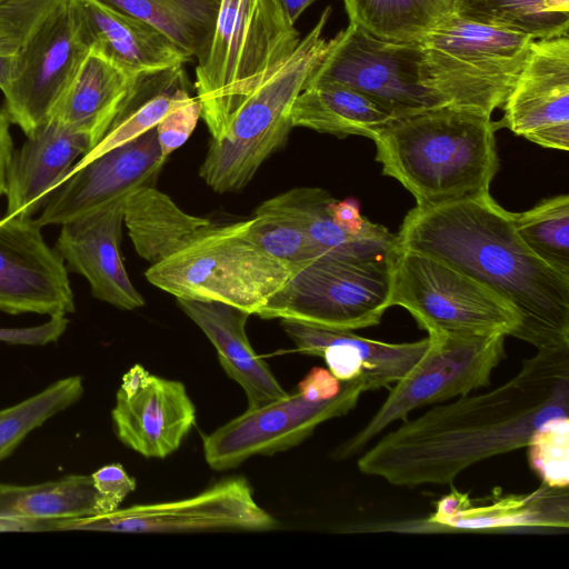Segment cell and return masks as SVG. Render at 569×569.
Returning <instances> with one entry per match:
<instances>
[{
  "mask_svg": "<svg viewBox=\"0 0 569 569\" xmlns=\"http://www.w3.org/2000/svg\"><path fill=\"white\" fill-rule=\"evenodd\" d=\"M491 117L447 104L390 119L372 138L382 172L429 207L483 196L499 169Z\"/></svg>",
  "mask_w": 569,
  "mask_h": 569,
  "instance_id": "obj_3",
  "label": "cell"
},
{
  "mask_svg": "<svg viewBox=\"0 0 569 569\" xmlns=\"http://www.w3.org/2000/svg\"><path fill=\"white\" fill-rule=\"evenodd\" d=\"M453 13L535 40L569 36V14L549 11L546 0H456Z\"/></svg>",
  "mask_w": 569,
  "mask_h": 569,
  "instance_id": "obj_33",
  "label": "cell"
},
{
  "mask_svg": "<svg viewBox=\"0 0 569 569\" xmlns=\"http://www.w3.org/2000/svg\"><path fill=\"white\" fill-rule=\"evenodd\" d=\"M333 198L323 189L300 187L282 192L263 203L296 222L322 256L346 260L392 259L398 251L397 234L386 227L351 234L332 218Z\"/></svg>",
  "mask_w": 569,
  "mask_h": 569,
  "instance_id": "obj_24",
  "label": "cell"
},
{
  "mask_svg": "<svg viewBox=\"0 0 569 569\" xmlns=\"http://www.w3.org/2000/svg\"><path fill=\"white\" fill-rule=\"evenodd\" d=\"M66 316L50 317L44 323L24 328L0 327V342L10 345L44 346L56 342L66 331Z\"/></svg>",
  "mask_w": 569,
  "mask_h": 569,
  "instance_id": "obj_41",
  "label": "cell"
},
{
  "mask_svg": "<svg viewBox=\"0 0 569 569\" xmlns=\"http://www.w3.org/2000/svg\"><path fill=\"white\" fill-rule=\"evenodd\" d=\"M99 513L91 475L27 486L0 483V531H32L42 521Z\"/></svg>",
  "mask_w": 569,
  "mask_h": 569,
  "instance_id": "obj_27",
  "label": "cell"
},
{
  "mask_svg": "<svg viewBox=\"0 0 569 569\" xmlns=\"http://www.w3.org/2000/svg\"><path fill=\"white\" fill-rule=\"evenodd\" d=\"M501 109L508 128L540 147L569 149V37L533 40Z\"/></svg>",
  "mask_w": 569,
  "mask_h": 569,
  "instance_id": "obj_16",
  "label": "cell"
},
{
  "mask_svg": "<svg viewBox=\"0 0 569 569\" xmlns=\"http://www.w3.org/2000/svg\"><path fill=\"white\" fill-rule=\"evenodd\" d=\"M134 78L90 50L49 119L89 136L93 148L108 131Z\"/></svg>",
  "mask_w": 569,
  "mask_h": 569,
  "instance_id": "obj_25",
  "label": "cell"
},
{
  "mask_svg": "<svg viewBox=\"0 0 569 569\" xmlns=\"http://www.w3.org/2000/svg\"><path fill=\"white\" fill-rule=\"evenodd\" d=\"M392 119L368 97L335 81L309 83L296 98L291 120L302 127L339 138H372Z\"/></svg>",
  "mask_w": 569,
  "mask_h": 569,
  "instance_id": "obj_29",
  "label": "cell"
},
{
  "mask_svg": "<svg viewBox=\"0 0 569 569\" xmlns=\"http://www.w3.org/2000/svg\"><path fill=\"white\" fill-rule=\"evenodd\" d=\"M365 390L346 381L333 398L310 401L297 390L258 408L247 409L203 438V455L214 470H228L253 456H271L298 446L318 426L352 410Z\"/></svg>",
  "mask_w": 569,
  "mask_h": 569,
  "instance_id": "obj_13",
  "label": "cell"
},
{
  "mask_svg": "<svg viewBox=\"0 0 569 569\" xmlns=\"http://www.w3.org/2000/svg\"><path fill=\"white\" fill-rule=\"evenodd\" d=\"M568 487H542L527 496L506 498L490 506L471 507L452 493L438 506L431 521L459 529L509 527L568 528Z\"/></svg>",
  "mask_w": 569,
  "mask_h": 569,
  "instance_id": "obj_28",
  "label": "cell"
},
{
  "mask_svg": "<svg viewBox=\"0 0 569 569\" xmlns=\"http://www.w3.org/2000/svg\"><path fill=\"white\" fill-rule=\"evenodd\" d=\"M99 496L101 513L114 511L124 498L136 489V480L120 463H109L91 475Z\"/></svg>",
  "mask_w": 569,
  "mask_h": 569,
  "instance_id": "obj_40",
  "label": "cell"
},
{
  "mask_svg": "<svg viewBox=\"0 0 569 569\" xmlns=\"http://www.w3.org/2000/svg\"><path fill=\"white\" fill-rule=\"evenodd\" d=\"M67 0H0V47L19 51Z\"/></svg>",
  "mask_w": 569,
  "mask_h": 569,
  "instance_id": "obj_38",
  "label": "cell"
},
{
  "mask_svg": "<svg viewBox=\"0 0 569 569\" xmlns=\"http://www.w3.org/2000/svg\"><path fill=\"white\" fill-rule=\"evenodd\" d=\"M189 88L184 64L137 76L103 138L71 170L156 127L174 96Z\"/></svg>",
  "mask_w": 569,
  "mask_h": 569,
  "instance_id": "obj_30",
  "label": "cell"
},
{
  "mask_svg": "<svg viewBox=\"0 0 569 569\" xmlns=\"http://www.w3.org/2000/svg\"><path fill=\"white\" fill-rule=\"evenodd\" d=\"M83 393L80 376L60 379L11 407L0 409V461L47 420L77 402Z\"/></svg>",
  "mask_w": 569,
  "mask_h": 569,
  "instance_id": "obj_35",
  "label": "cell"
},
{
  "mask_svg": "<svg viewBox=\"0 0 569 569\" xmlns=\"http://www.w3.org/2000/svg\"><path fill=\"white\" fill-rule=\"evenodd\" d=\"M10 124L6 110L0 109V197L4 194L7 168L13 151Z\"/></svg>",
  "mask_w": 569,
  "mask_h": 569,
  "instance_id": "obj_44",
  "label": "cell"
},
{
  "mask_svg": "<svg viewBox=\"0 0 569 569\" xmlns=\"http://www.w3.org/2000/svg\"><path fill=\"white\" fill-rule=\"evenodd\" d=\"M299 352L320 357L341 381H359L366 391L403 379L429 348V338L389 343L363 338L350 330H335L299 321L280 320Z\"/></svg>",
  "mask_w": 569,
  "mask_h": 569,
  "instance_id": "obj_20",
  "label": "cell"
},
{
  "mask_svg": "<svg viewBox=\"0 0 569 569\" xmlns=\"http://www.w3.org/2000/svg\"><path fill=\"white\" fill-rule=\"evenodd\" d=\"M349 22L386 41L418 43L453 13L456 0H342Z\"/></svg>",
  "mask_w": 569,
  "mask_h": 569,
  "instance_id": "obj_32",
  "label": "cell"
},
{
  "mask_svg": "<svg viewBox=\"0 0 569 569\" xmlns=\"http://www.w3.org/2000/svg\"><path fill=\"white\" fill-rule=\"evenodd\" d=\"M117 438L146 458L163 459L178 450L196 421L184 385L132 366L122 377L111 411Z\"/></svg>",
  "mask_w": 569,
  "mask_h": 569,
  "instance_id": "obj_17",
  "label": "cell"
},
{
  "mask_svg": "<svg viewBox=\"0 0 569 569\" xmlns=\"http://www.w3.org/2000/svg\"><path fill=\"white\" fill-rule=\"evenodd\" d=\"M140 19L166 36L191 60L208 51L221 0H99Z\"/></svg>",
  "mask_w": 569,
  "mask_h": 569,
  "instance_id": "obj_31",
  "label": "cell"
},
{
  "mask_svg": "<svg viewBox=\"0 0 569 569\" xmlns=\"http://www.w3.org/2000/svg\"><path fill=\"white\" fill-rule=\"evenodd\" d=\"M429 348L415 368L395 383L382 406L355 435L332 452L349 459L382 430L415 409L441 403L488 387L491 375L506 357L500 333L479 336H428Z\"/></svg>",
  "mask_w": 569,
  "mask_h": 569,
  "instance_id": "obj_10",
  "label": "cell"
},
{
  "mask_svg": "<svg viewBox=\"0 0 569 569\" xmlns=\"http://www.w3.org/2000/svg\"><path fill=\"white\" fill-rule=\"evenodd\" d=\"M92 149L89 136L48 119L13 150L6 174L4 216L32 217Z\"/></svg>",
  "mask_w": 569,
  "mask_h": 569,
  "instance_id": "obj_21",
  "label": "cell"
},
{
  "mask_svg": "<svg viewBox=\"0 0 569 569\" xmlns=\"http://www.w3.org/2000/svg\"><path fill=\"white\" fill-rule=\"evenodd\" d=\"M525 244L551 268L569 277V196L559 194L523 212H511Z\"/></svg>",
  "mask_w": 569,
  "mask_h": 569,
  "instance_id": "obj_34",
  "label": "cell"
},
{
  "mask_svg": "<svg viewBox=\"0 0 569 569\" xmlns=\"http://www.w3.org/2000/svg\"><path fill=\"white\" fill-rule=\"evenodd\" d=\"M320 81L355 89L391 118L445 104L421 82L418 43L386 41L352 22L336 34L308 84Z\"/></svg>",
  "mask_w": 569,
  "mask_h": 569,
  "instance_id": "obj_12",
  "label": "cell"
},
{
  "mask_svg": "<svg viewBox=\"0 0 569 569\" xmlns=\"http://www.w3.org/2000/svg\"><path fill=\"white\" fill-rule=\"evenodd\" d=\"M166 160L153 127L71 170L36 220L41 227L62 224L141 186L156 187Z\"/></svg>",
  "mask_w": 569,
  "mask_h": 569,
  "instance_id": "obj_18",
  "label": "cell"
},
{
  "mask_svg": "<svg viewBox=\"0 0 569 569\" xmlns=\"http://www.w3.org/2000/svg\"><path fill=\"white\" fill-rule=\"evenodd\" d=\"M244 237L269 256L292 264L322 256L296 222L263 202L249 219Z\"/></svg>",
  "mask_w": 569,
  "mask_h": 569,
  "instance_id": "obj_36",
  "label": "cell"
},
{
  "mask_svg": "<svg viewBox=\"0 0 569 569\" xmlns=\"http://www.w3.org/2000/svg\"><path fill=\"white\" fill-rule=\"evenodd\" d=\"M345 382L337 379L328 369L315 367L298 383L297 391L307 400L321 401L336 397Z\"/></svg>",
  "mask_w": 569,
  "mask_h": 569,
  "instance_id": "obj_42",
  "label": "cell"
},
{
  "mask_svg": "<svg viewBox=\"0 0 569 569\" xmlns=\"http://www.w3.org/2000/svg\"><path fill=\"white\" fill-rule=\"evenodd\" d=\"M276 519L253 498L248 481L232 477L180 500L136 505L78 518L39 522L36 531L92 530L130 533L269 531Z\"/></svg>",
  "mask_w": 569,
  "mask_h": 569,
  "instance_id": "obj_11",
  "label": "cell"
},
{
  "mask_svg": "<svg viewBox=\"0 0 569 569\" xmlns=\"http://www.w3.org/2000/svg\"><path fill=\"white\" fill-rule=\"evenodd\" d=\"M391 307L408 310L428 336H512L520 325L498 295L447 262L398 247Z\"/></svg>",
  "mask_w": 569,
  "mask_h": 569,
  "instance_id": "obj_9",
  "label": "cell"
},
{
  "mask_svg": "<svg viewBox=\"0 0 569 569\" xmlns=\"http://www.w3.org/2000/svg\"><path fill=\"white\" fill-rule=\"evenodd\" d=\"M291 23H296L302 12L316 0H277Z\"/></svg>",
  "mask_w": 569,
  "mask_h": 569,
  "instance_id": "obj_46",
  "label": "cell"
},
{
  "mask_svg": "<svg viewBox=\"0 0 569 569\" xmlns=\"http://www.w3.org/2000/svg\"><path fill=\"white\" fill-rule=\"evenodd\" d=\"M397 240L398 247L447 262L508 302L520 319L512 337L537 349L569 348V277L525 244L511 212L490 193L416 206Z\"/></svg>",
  "mask_w": 569,
  "mask_h": 569,
  "instance_id": "obj_2",
  "label": "cell"
},
{
  "mask_svg": "<svg viewBox=\"0 0 569 569\" xmlns=\"http://www.w3.org/2000/svg\"><path fill=\"white\" fill-rule=\"evenodd\" d=\"M32 217L0 218V311L50 317L74 311L68 270Z\"/></svg>",
  "mask_w": 569,
  "mask_h": 569,
  "instance_id": "obj_15",
  "label": "cell"
},
{
  "mask_svg": "<svg viewBox=\"0 0 569 569\" xmlns=\"http://www.w3.org/2000/svg\"><path fill=\"white\" fill-rule=\"evenodd\" d=\"M568 413L569 348L538 349L501 386L405 420L357 467L393 486L448 485L478 462L527 447L542 423Z\"/></svg>",
  "mask_w": 569,
  "mask_h": 569,
  "instance_id": "obj_1",
  "label": "cell"
},
{
  "mask_svg": "<svg viewBox=\"0 0 569 569\" xmlns=\"http://www.w3.org/2000/svg\"><path fill=\"white\" fill-rule=\"evenodd\" d=\"M249 220L212 231L151 264L154 287L176 298L219 301L256 315L303 264L276 259L244 237Z\"/></svg>",
  "mask_w": 569,
  "mask_h": 569,
  "instance_id": "obj_7",
  "label": "cell"
},
{
  "mask_svg": "<svg viewBox=\"0 0 569 569\" xmlns=\"http://www.w3.org/2000/svg\"><path fill=\"white\" fill-rule=\"evenodd\" d=\"M128 194L60 224L56 243V250L68 268L88 280L92 296L122 310L144 306L143 297L127 273L120 251Z\"/></svg>",
  "mask_w": 569,
  "mask_h": 569,
  "instance_id": "obj_19",
  "label": "cell"
},
{
  "mask_svg": "<svg viewBox=\"0 0 569 569\" xmlns=\"http://www.w3.org/2000/svg\"><path fill=\"white\" fill-rule=\"evenodd\" d=\"M330 13L327 7L292 54L232 113L222 138L210 140L199 176L216 192L242 189L286 143L293 102L333 44L322 36Z\"/></svg>",
  "mask_w": 569,
  "mask_h": 569,
  "instance_id": "obj_5",
  "label": "cell"
},
{
  "mask_svg": "<svg viewBox=\"0 0 569 569\" xmlns=\"http://www.w3.org/2000/svg\"><path fill=\"white\" fill-rule=\"evenodd\" d=\"M546 8L552 12L569 14V0H546Z\"/></svg>",
  "mask_w": 569,
  "mask_h": 569,
  "instance_id": "obj_47",
  "label": "cell"
},
{
  "mask_svg": "<svg viewBox=\"0 0 569 569\" xmlns=\"http://www.w3.org/2000/svg\"><path fill=\"white\" fill-rule=\"evenodd\" d=\"M201 112L198 98L191 97L189 89L174 96L169 109L156 126L159 147L166 159L188 140Z\"/></svg>",
  "mask_w": 569,
  "mask_h": 569,
  "instance_id": "obj_39",
  "label": "cell"
},
{
  "mask_svg": "<svg viewBox=\"0 0 569 569\" xmlns=\"http://www.w3.org/2000/svg\"><path fill=\"white\" fill-rule=\"evenodd\" d=\"M527 447L530 466L542 483L568 487L569 417H558L542 423Z\"/></svg>",
  "mask_w": 569,
  "mask_h": 569,
  "instance_id": "obj_37",
  "label": "cell"
},
{
  "mask_svg": "<svg viewBox=\"0 0 569 569\" xmlns=\"http://www.w3.org/2000/svg\"><path fill=\"white\" fill-rule=\"evenodd\" d=\"M533 40L452 13L418 42L421 82L447 106L491 117L502 107Z\"/></svg>",
  "mask_w": 569,
  "mask_h": 569,
  "instance_id": "obj_6",
  "label": "cell"
},
{
  "mask_svg": "<svg viewBox=\"0 0 569 569\" xmlns=\"http://www.w3.org/2000/svg\"><path fill=\"white\" fill-rule=\"evenodd\" d=\"M177 303L211 341L226 373L246 392L249 409L289 393L249 342L246 325L252 315L219 301L177 298Z\"/></svg>",
  "mask_w": 569,
  "mask_h": 569,
  "instance_id": "obj_23",
  "label": "cell"
},
{
  "mask_svg": "<svg viewBox=\"0 0 569 569\" xmlns=\"http://www.w3.org/2000/svg\"><path fill=\"white\" fill-rule=\"evenodd\" d=\"M123 223L137 253L150 266L169 258L218 226L210 219L184 212L153 186H141L128 194Z\"/></svg>",
  "mask_w": 569,
  "mask_h": 569,
  "instance_id": "obj_26",
  "label": "cell"
},
{
  "mask_svg": "<svg viewBox=\"0 0 569 569\" xmlns=\"http://www.w3.org/2000/svg\"><path fill=\"white\" fill-rule=\"evenodd\" d=\"M80 18L90 50L126 73L163 70L190 60L160 31L99 0H70Z\"/></svg>",
  "mask_w": 569,
  "mask_h": 569,
  "instance_id": "obj_22",
  "label": "cell"
},
{
  "mask_svg": "<svg viewBox=\"0 0 569 569\" xmlns=\"http://www.w3.org/2000/svg\"><path fill=\"white\" fill-rule=\"evenodd\" d=\"M19 51L0 47V90L3 92L10 84L18 64Z\"/></svg>",
  "mask_w": 569,
  "mask_h": 569,
  "instance_id": "obj_45",
  "label": "cell"
},
{
  "mask_svg": "<svg viewBox=\"0 0 569 569\" xmlns=\"http://www.w3.org/2000/svg\"><path fill=\"white\" fill-rule=\"evenodd\" d=\"M89 51L70 0L49 16L19 50L14 76L2 92L3 109L26 137L49 119Z\"/></svg>",
  "mask_w": 569,
  "mask_h": 569,
  "instance_id": "obj_14",
  "label": "cell"
},
{
  "mask_svg": "<svg viewBox=\"0 0 569 569\" xmlns=\"http://www.w3.org/2000/svg\"><path fill=\"white\" fill-rule=\"evenodd\" d=\"M329 207L333 220L351 234L370 232L379 226L360 214L359 202L353 198H347L340 201L333 198Z\"/></svg>",
  "mask_w": 569,
  "mask_h": 569,
  "instance_id": "obj_43",
  "label": "cell"
},
{
  "mask_svg": "<svg viewBox=\"0 0 569 569\" xmlns=\"http://www.w3.org/2000/svg\"><path fill=\"white\" fill-rule=\"evenodd\" d=\"M300 34L277 0H221L213 34L197 62L196 91L211 139L241 102L296 50Z\"/></svg>",
  "mask_w": 569,
  "mask_h": 569,
  "instance_id": "obj_4",
  "label": "cell"
},
{
  "mask_svg": "<svg viewBox=\"0 0 569 569\" xmlns=\"http://www.w3.org/2000/svg\"><path fill=\"white\" fill-rule=\"evenodd\" d=\"M393 260L320 256L303 263L256 316L335 330L376 326L391 307Z\"/></svg>",
  "mask_w": 569,
  "mask_h": 569,
  "instance_id": "obj_8",
  "label": "cell"
}]
</instances>
